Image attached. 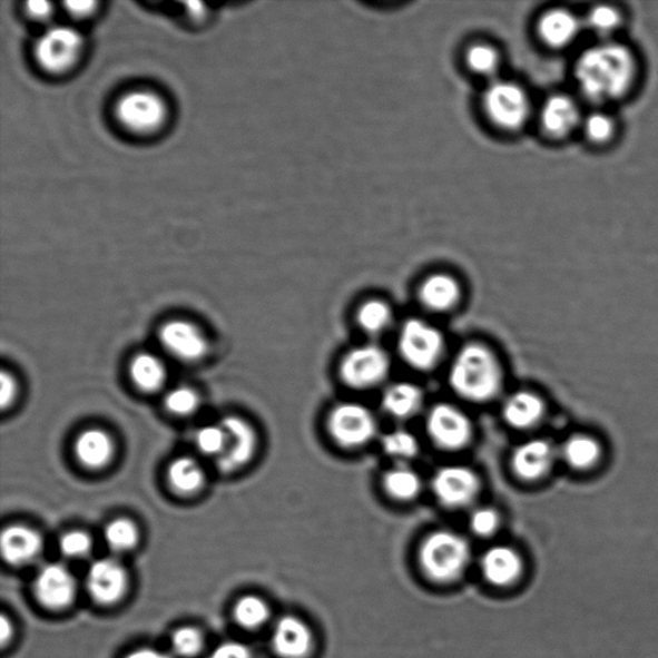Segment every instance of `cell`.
I'll return each instance as SVG.
<instances>
[{"instance_id": "cell-1", "label": "cell", "mask_w": 658, "mask_h": 658, "mask_svg": "<svg viewBox=\"0 0 658 658\" xmlns=\"http://www.w3.org/2000/svg\"><path fill=\"white\" fill-rule=\"evenodd\" d=\"M573 75L588 101L597 105L618 101L636 85L637 56L619 41L605 40L579 56Z\"/></svg>"}, {"instance_id": "cell-2", "label": "cell", "mask_w": 658, "mask_h": 658, "mask_svg": "<svg viewBox=\"0 0 658 658\" xmlns=\"http://www.w3.org/2000/svg\"><path fill=\"white\" fill-rule=\"evenodd\" d=\"M449 381L461 397L472 403H487L502 389V366L487 346L465 345L455 356Z\"/></svg>"}, {"instance_id": "cell-3", "label": "cell", "mask_w": 658, "mask_h": 658, "mask_svg": "<svg viewBox=\"0 0 658 658\" xmlns=\"http://www.w3.org/2000/svg\"><path fill=\"white\" fill-rule=\"evenodd\" d=\"M471 560L468 540L456 532L440 530L432 532L420 549L421 569L429 579L448 585L460 579Z\"/></svg>"}, {"instance_id": "cell-4", "label": "cell", "mask_w": 658, "mask_h": 658, "mask_svg": "<svg viewBox=\"0 0 658 658\" xmlns=\"http://www.w3.org/2000/svg\"><path fill=\"white\" fill-rule=\"evenodd\" d=\"M488 119L504 131H518L531 116V99L519 82L505 79L491 80L482 97Z\"/></svg>"}, {"instance_id": "cell-5", "label": "cell", "mask_w": 658, "mask_h": 658, "mask_svg": "<svg viewBox=\"0 0 658 658\" xmlns=\"http://www.w3.org/2000/svg\"><path fill=\"white\" fill-rule=\"evenodd\" d=\"M116 118L132 135L151 136L164 127L168 107L164 98L153 90H131L116 105Z\"/></svg>"}, {"instance_id": "cell-6", "label": "cell", "mask_w": 658, "mask_h": 658, "mask_svg": "<svg viewBox=\"0 0 658 658\" xmlns=\"http://www.w3.org/2000/svg\"><path fill=\"white\" fill-rule=\"evenodd\" d=\"M85 39L71 27L47 29L36 45V58L46 72L61 75L71 71L85 51Z\"/></svg>"}, {"instance_id": "cell-7", "label": "cell", "mask_w": 658, "mask_h": 658, "mask_svg": "<svg viewBox=\"0 0 658 658\" xmlns=\"http://www.w3.org/2000/svg\"><path fill=\"white\" fill-rule=\"evenodd\" d=\"M399 352L413 369L430 371L443 356L444 337L428 322L413 318L400 331Z\"/></svg>"}, {"instance_id": "cell-8", "label": "cell", "mask_w": 658, "mask_h": 658, "mask_svg": "<svg viewBox=\"0 0 658 658\" xmlns=\"http://www.w3.org/2000/svg\"><path fill=\"white\" fill-rule=\"evenodd\" d=\"M328 431L338 445L360 448L376 436L377 422L364 405L343 403L333 407L328 416Z\"/></svg>"}, {"instance_id": "cell-9", "label": "cell", "mask_w": 658, "mask_h": 658, "mask_svg": "<svg viewBox=\"0 0 658 658\" xmlns=\"http://www.w3.org/2000/svg\"><path fill=\"white\" fill-rule=\"evenodd\" d=\"M78 580L61 563H48L41 568L32 581V595L45 610L62 612L77 601Z\"/></svg>"}, {"instance_id": "cell-10", "label": "cell", "mask_w": 658, "mask_h": 658, "mask_svg": "<svg viewBox=\"0 0 658 658\" xmlns=\"http://www.w3.org/2000/svg\"><path fill=\"white\" fill-rule=\"evenodd\" d=\"M86 589L91 602L101 607L118 606L130 589L129 572L114 558H102L89 566Z\"/></svg>"}, {"instance_id": "cell-11", "label": "cell", "mask_w": 658, "mask_h": 658, "mask_svg": "<svg viewBox=\"0 0 658 658\" xmlns=\"http://www.w3.org/2000/svg\"><path fill=\"white\" fill-rule=\"evenodd\" d=\"M390 372L389 355L380 346L364 345L348 352L341 362L340 374L346 385L370 389L386 380Z\"/></svg>"}, {"instance_id": "cell-12", "label": "cell", "mask_w": 658, "mask_h": 658, "mask_svg": "<svg viewBox=\"0 0 658 658\" xmlns=\"http://www.w3.org/2000/svg\"><path fill=\"white\" fill-rule=\"evenodd\" d=\"M428 432L438 446L445 451H461L473 436L468 415L449 404H438L428 414Z\"/></svg>"}, {"instance_id": "cell-13", "label": "cell", "mask_w": 658, "mask_h": 658, "mask_svg": "<svg viewBox=\"0 0 658 658\" xmlns=\"http://www.w3.org/2000/svg\"><path fill=\"white\" fill-rule=\"evenodd\" d=\"M432 490L441 504L462 508L471 504L479 495L480 480L468 468L448 465L433 477Z\"/></svg>"}, {"instance_id": "cell-14", "label": "cell", "mask_w": 658, "mask_h": 658, "mask_svg": "<svg viewBox=\"0 0 658 658\" xmlns=\"http://www.w3.org/2000/svg\"><path fill=\"white\" fill-rule=\"evenodd\" d=\"M560 452L551 440L532 439L524 441L512 455V469L515 477L523 481L543 480L553 470Z\"/></svg>"}, {"instance_id": "cell-15", "label": "cell", "mask_w": 658, "mask_h": 658, "mask_svg": "<svg viewBox=\"0 0 658 658\" xmlns=\"http://www.w3.org/2000/svg\"><path fill=\"white\" fill-rule=\"evenodd\" d=\"M220 423L228 433V445L216 464L224 473L236 472L252 462L256 454V433L252 424L236 415H228Z\"/></svg>"}, {"instance_id": "cell-16", "label": "cell", "mask_w": 658, "mask_h": 658, "mask_svg": "<svg viewBox=\"0 0 658 658\" xmlns=\"http://www.w3.org/2000/svg\"><path fill=\"white\" fill-rule=\"evenodd\" d=\"M158 338L173 356L183 362H198L208 352L207 338L194 323L175 320L164 324Z\"/></svg>"}, {"instance_id": "cell-17", "label": "cell", "mask_w": 658, "mask_h": 658, "mask_svg": "<svg viewBox=\"0 0 658 658\" xmlns=\"http://www.w3.org/2000/svg\"><path fill=\"white\" fill-rule=\"evenodd\" d=\"M581 108L577 99L569 95L556 94L549 96L540 108V127L548 137L563 139L581 128Z\"/></svg>"}, {"instance_id": "cell-18", "label": "cell", "mask_w": 658, "mask_h": 658, "mask_svg": "<svg viewBox=\"0 0 658 658\" xmlns=\"http://www.w3.org/2000/svg\"><path fill=\"white\" fill-rule=\"evenodd\" d=\"M271 644L281 658H306L313 651L314 636L304 620L286 615L274 625Z\"/></svg>"}, {"instance_id": "cell-19", "label": "cell", "mask_w": 658, "mask_h": 658, "mask_svg": "<svg viewBox=\"0 0 658 658\" xmlns=\"http://www.w3.org/2000/svg\"><path fill=\"white\" fill-rule=\"evenodd\" d=\"M43 538L27 524H10L0 536V553L12 568H23L37 560L43 551Z\"/></svg>"}, {"instance_id": "cell-20", "label": "cell", "mask_w": 658, "mask_h": 658, "mask_svg": "<svg viewBox=\"0 0 658 658\" xmlns=\"http://www.w3.org/2000/svg\"><path fill=\"white\" fill-rule=\"evenodd\" d=\"M582 21L569 8H549L541 13L538 23V36L543 43L553 49L569 47L580 36Z\"/></svg>"}, {"instance_id": "cell-21", "label": "cell", "mask_w": 658, "mask_h": 658, "mask_svg": "<svg viewBox=\"0 0 658 658\" xmlns=\"http://www.w3.org/2000/svg\"><path fill=\"white\" fill-rule=\"evenodd\" d=\"M481 571L491 586L511 587L522 577L523 560L512 547L494 546L482 554Z\"/></svg>"}, {"instance_id": "cell-22", "label": "cell", "mask_w": 658, "mask_h": 658, "mask_svg": "<svg viewBox=\"0 0 658 658\" xmlns=\"http://www.w3.org/2000/svg\"><path fill=\"white\" fill-rule=\"evenodd\" d=\"M560 460L574 472L586 473L593 471L602 462L605 449L596 436L590 433L578 432L566 439L558 446Z\"/></svg>"}, {"instance_id": "cell-23", "label": "cell", "mask_w": 658, "mask_h": 658, "mask_svg": "<svg viewBox=\"0 0 658 658\" xmlns=\"http://www.w3.org/2000/svg\"><path fill=\"white\" fill-rule=\"evenodd\" d=\"M75 456L82 468L102 470L110 464L115 454L112 438L101 429L82 431L75 440Z\"/></svg>"}, {"instance_id": "cell-24", "label": "cell", "mask_w": 658, "mask_h": 658, "mask_svg": "<svg viewBox=\"0 0 658 658\" xmlns=\"http://www.w3.org/2000/svg\"><path fill=\"white\" fill-rule=\"evenodd\" d=\"M547 406L543 397L521 390L507 399L503 415L508 424L518 430H530L543 421Z\"/></svg>"}, {"instance_id": "cell-25", "label": "cell", "mask_w": 658, "mask_h": 658, "mask_svg": "<svg viewBox=\"0 0 658 658\" xmlns=\"http://www.w3.org/2000/svg\"><path fill=\"white\" fill-rule=\"evenodd\" d=\"M462 287L451 274L436 273L423 281L421 303L431 312L452 311L461 302Z\"/></svg>"}, {"instance_id": "cell-26", "label": "cell", "mask_w": 658, "mask_h": 658, "mask_svg": "<svg viewBox=\"0 0 658 658\" xmlns=\"http://www.w3.org/2000/svg\"><path fill=\"white\" fill-rule=\"evenodd\" d=\"M422 403L421 389L407 382L394 383L382 396V405L385 411L399 420L410 419L421 410Z\"/></svg>"}, {"instance_id": "cell-27", "label": "cell", "mask_w": 658, "mask_h": 658, "mask_svg": "<svg viewBox=\"0 0 658 658\" xmlns=\"http://www.w3.org/2000/svg\"><path fill=\"white\" fill-rule=\"evenodd\" d=\"M166 477H168L170 488L180 495H194L205 485V473L202 465L189 456L174 460Z\"/></svg>"}, {"instance_id": "cell-28", "label": "cell", "mask_w": 658, "mask_h": 658, "mask_svg": "<svg viewBox=\"0 0 658 658\" xmlns=\"http://www.w3.org/2000/svg\"><path fill=\"white\" fill-rule=\"evenodd\" d=\"M129 374L132 383L144 393H155L163 387L166 380L164 363L149 353H140L132 357Z\"/></svg>"}, {"instance_id": "cell-29", "label": "cell", "mask_w": 658, "mask_h": 658, "mask_svg": "<svg viewBox=\"0 0 658 658\" xmlns=\"http://www.w3.org/2000/svg\"><path fill=\"white\" fill-rule=\"evenodd\" d=\"M232 616L239 628L254 631L265 627L271 620L272 610L262 597L247 595L237 599L232 608Z\"/></svg>"}, {"instance_id": "cell-30", "label": "cell", "mask_w": 658, "mask_h": 658, "mask_svg": "<svg viewBox=\"0 0 658 658\" xmlns=\"http://www.w3.org/2000/svg\"><path fill=\"white\" fill-rule=\"evenodd\" d=\"M383 487L396 501L410 502L420 495L422 481L419 473L405 465H399L385 474Z\"/></svg>"}, {"instance_id": "cell-31", "label": "cell", "mask_w": 658, "mask_h": 658, "mask_svg": "<svg viewBox=\"0 0 658 658\" xmlns=\"http://www.w3.org/2000/svg\"><path fill=\"white\" fill-rule=\"evenodd\" d=\"M465 63L473 73L491 81L497 79L499 69H501L502 57L495 47L488 43H477L472 45L465 52Z\"/></svg>"}, {"instance_id": "cell-32", "label": "cell", "mask_w": 658, "mask_h": 658, "mask_svg": "<svg viewBox=\"0 0 658 658\" xmlns=\"http://www.w3.org/2000/svg\"><path fill=\"white\" fill-rule=\"evenodd\" d=\"M140 534L137 524L128 519H116L105 529V541L115 553H127L136 549Z\"/></svg>"}, {"instance_id": "cell-33", "label": "cell", "mask_w": 658, "mask_h": 658, "mask_svg": "<svg viewBox=\"0 0 658 658\" xmlns=\"http://www.w3.org/2000/svg\"><path fill=\"white\" fill-rule=\"evenodd\" d=\"M393 321V311L382 299H370L357 311V322L361 327L370 335H380L390 326Z\"/></svg>"}, {"instance_id": "cell-34", "label": "cell", "mask_w": 658, "mask_h": 658, "mask_svg": "<svg viewBox=\"0 0 658 658\" xmlns=\"http://www.w3.org/2000/svg\"><path fill=\"white\" fill-rule=\"evenodd\" d=\"M170 645L178 657L195 658L204 652L206 638L202 629L185 625L171 632Z\"/></svg>"}, {"instance_id": "cell-35", "label": "cell", "mask_w": 658, "mask_h": 658, "mask_svg": "<svg viewBox=\"0 0 658 658\" xmlns=\"http://www.w3.org/2000/svg\"><path fill=\"white\" fill-rule=\"evenodd\" d=\"M581 129L590 144L606 145L616 135V121L610 114L597 110L585 116Z\"/></svg>"}, {"instance_id": "cell-36", "label": "cell", "mask_w": 658, "mask_h": 658, "mask_svg": "<svg viewBox=\"0 0 658 658\" xmlns=\"http://www.w3.org/2000/svg\"><path fill=\"white\" fill-rule=\"evenodd\" d=\"M586 23L599 36H610L622 23V13L611 4H597L587 13Z\"/></svg>"}, {"instance_id": "cell-37", "label": "cell", "mask_w": 658, "mask_h": 658, "mask_svg": "<svg viewBox=\"0 0 658 658\" xmlns=\"http://www.w3.org/2000/svg\"><path fill=\"white\" fill-rule=\"evenodd\" d=\"M195 443L199 452L218 460L227 451L228 433L222 423L210 424L197 431Z\"/></svg>"}, {"instance_id": "cell-38", "label": "cell", "mask_w": 658, "mask_h": 658, "mask_svg": "<svg viewBox=\"0 0 658 658\" xmlns=\"http://www.w3.org/2000/svg\"><path fill=\"white\" fill-rule=\"evenodd\" d=\"M382 446L390 456L400 461L413 460L420 452L419 441L411 432L395 430L383 436Z\"/></svg>"}, {"instance_id": "cell-39", "label": "cell", "mask_w": 658, "mask_h": 658, "mask_svg": "<svg viewBox=\"0 0 658 658\" xmlns=\"http://www.w3.org/2000/svg\"><path fill=\"white\" fill-rule=\"evenodd\" d=\"M199 397L195 390L186 386L175 387L165 396V406L174 415L187 416L198 410Z\"/></svg>"}, {"instance_id": "cell-40", "label": "cell", "mask_w": 658, "mask_h": 658, "mask_svg": "<svg viewBox=\"0 0 658 658\" xmlns=\"http://www.w3.org/2000/svg\"><path fill=\"white\" fill-rule=\"evenodd\" d=\"M60 551L66 558L80 560L90 554L94 549V541L86 531L73 530L66 532L60 539Z\"/></svg>"}, {"instance_id": "cell-41", "label": "cell", "mask_w": 658, "mask_h": 658, "mask_svg": "<svg viewBox=\"0 0 658 658\" xmlns=\"http://www.w3.org/2000/svg\"><path fill=\"white\" fill-rule=\"evenodd\" d=\"M499 524H501V518L491 508H480L471 514L470 528L478 537L487 538L495 534Z\"/></svg>"}, {"instance_id": "cell-42", "label": "cell", "mask_w": 658, "mask_h": 658, "mask_svg": "<svg viewBox=\"0 0 658 658\" xmlns=\"http://www.w3.org/2000/svg\"><path fill=\"white\" fill-rule=\"evenodd\" d=\"M207 658H253L252 649L239 641H226L214 649Z\"/></svg>"}, {"instance_id": "cell-43", "label": "cell", "mask_w": 658, "mask_h": 658, "mask_svg": "<svg viewBox=\"0 0 658 658\" xmlns=\"http://www.w3.org/2000/svg\"><path fill=\"white\" fill-rule=\"evenodd\" d=\"M0 402H2L3 410H7L8 406H11L14 403L16 397L19 394V386L18 382H16L12 374L8 372H2V377H0Z\"/></svg>"}, {"instance_id": "cell-44", "label": "cell", "mask_w": 658, "mask_h": 658, "mask_svg": "<svg viewBox=\"0 0 658 658\" xmlns=\"http://www.w3.org/2000/svg\"><path fill=\"white\" fill-rule=\"evenodd\" d=\"M27 13L30 20L43 22L52 18L55 8L48 2H30L27 4Z\"/></svg>"}, {"instance_id": "cell-45", "label": "cell", "mask_w": 658, "mask_h": 658, "mask_svg": "<svg viewBox=\"0 0 658 658\" xmlns=\"http://www.w3.org/2000/svg\"><path fill=\"white\" fill-rule=\"evenodd\" d=\"M68 12L75 19H88L89 16L94 14L97 10L98 3L96 2H71L66 3Z\"/></svg>"}, {"instance_id": "cell-46", "label": "cell", "mask_w": 658, "mask_h": 658, "mask_svg": "<svg viewBox=\"0 0 658 658\" xmlns=\"http://www.w3.org/2000/svg\"><path fill=\"white\" fill-rule=\"evenodd\" d=\"M14 632L13 621L6 613L0 616V645H2V648H7L12 644Z\"/></svg>"}, {"instance_id": "cell-47", "label": "cell", "mask_w": 658, "mask_h": 658, "mask_svg": "<svg viewBox=\"0 0 658 658\" xmlns=\"http://www.w3.org/2000/svg\"><path fill=\"white\" fill-rule=\"evenodd\" d=\"M124 658H173L170 655L153 647H140L129 652Z\"/></svg>"}]
</instances>
